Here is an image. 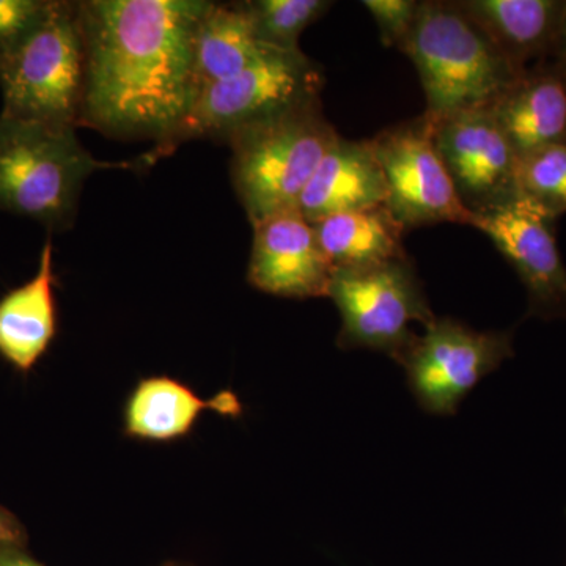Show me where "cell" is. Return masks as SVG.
Wrapping results in <instances>:
<instances>
[{
  "instance_id": "6da1fadb",
  "label": "cell",
  "mask_w": 566,
  "mask_h": 566,
  "mask_svg": "<svg viewBox=\"0 0 566 566\" xmlns=\"http://www.w3.org/2000/svg\"><path fill=\"white\" fill-rule=\"evenodd\" d=\"M207 0L80 2L85 87L80 126L175 144L199 87L193 41Z\"/></svg>"
},
{
  "instance_id": "7a4b0ae2",
  "label": "cell",
  "mask_w": 566,
  "mask_h": 566,
  "mask_svg": "<svg viewBox=\"0 0 566 566\" xmlns=\"http://www.w3.org/2000/svg\"><path fill=\"white\" fill-rule=\"evenodd\" d=\"M415 63L427 107L441 120L488 109L521 76L455 0H422L415 29L400 50Z\"/></svg>"
},
{
  "instance_id": "3957f363",
  "label": "cell",
  "mask_w": 566,
  "mask_h": 566,
  "mask_svg": "<svg viewBox=\"0 0 566 566\" xmlns=\"http://www.w3.org/2000/svg\"><path fill=\"white\" fill-rule=\"evenodd\" d=\"M338 137L318 98L227 139L234 191L251 226L297 210L305 186Z\"/></svg>"
},
{
  "instance_id": "277c9868",
  "label": "cell",
  "mask_w": 566,
  "mask_h": 566,
  "mask_svg": "<svg viewBox=\"0 0 566 566\" xmlns=\"http://www.w3.org/2000/svg\"><path fill=\"white\" fill-rule=\"evenodd\" d=\"M129 166L93 158L71 126L0 115V210L40 222L51 233L70 229L93 172Z\"/></svg>"
},
{
  "instance_id": "5b68a950",
  "label": "cell",
  "mask_w": 566,
  "mask_h": 566,
  "mask_svg": "<svg viewBox=\"0 0 566 566\" xmlns=\"http://www.w3.org/2000/svg\"><path fill=\"white\" fill-rule=\"evenodd\" d=\"M84 87L80 2L51 0L39 24L0 61V115L80 128Z\"/></svg>"
},
{
  "instance_id": "8992f818",
  "label": "cell",
  "mask_w": 566,
  "mask_h": 566,
  "mask_svg": "<svg viewBox=\"0 0 566 566\" xmlns=\"http://www.w3.org/2000/svg\"><path fill=\"white\" fill-rule=\"evenodd\" d=\"M327 297L342 316V348L385 353L400 364L419 337L411 324L427 327L436 319L409 256L335 270Z\"/></svg>"
},
{
  "instance_id": "52a82bcc",
  "label": "cell",
  "mask_w": 566,
  "mask_h": 566,
  "mask_svg": "<svg viewBox=\"0 0 566 566\" xmlns=\"http://www.w3.org/2000/svg\"><path fill=\"white\" fill-rule=\"evenodd\" d=\"M323 85L322 69L303 50L268 48L240 73L199 93L177 140L227 142L240 129L318 99Z\"/></svg>"
},
{
  "instance_id": "ba28073f",
  "label": "cell",
  "mask_w": 566,
  "mask_h": 566,
  "mask_svg": "<svg viewBox=\"0 0 566 566\" xmlns=\"http://www.w3.org/2000/svg\"><path fill=\"white\" fill-rule=\"evenodd\" d=\"M513 356L512 331H475L458 319L436 318L401 365L420 408L450 416L465 395Z\"/></svg>"
},
{
  "instance_id": "9c48e42d",
  "label": "cell",
  "mask_w": 566,
  "mask_h": 566,
  "mask_svg": "<svg viewBox=\"0 0 566 566\" xmlns=\"http://www.w3.org/2000/svg\"><path fill=\"white\" fill-rule=\"evenodd\" d=\"M387 186L386 207L408 230L436 223L471 222L434 147L424 115L400 123L370 139Z\"/></svg>"
},
{
  "instance_id": "30bf717a",
  "label": "cell",
  "mask_w": 566,
  "mask_h": 566,
  "mask_svg": "<svg viewBox=\"0 0 566 566\" xmlns=\"http://www.w3.org/2000/svg\"><path fill=\"white\" fill-rule=\"evenodd\" d=\"M430 123L436 150L465 210L474 214L520 200V158L490 109L458 112Z\"/></svg>"
},
{
  "instance_id": "8fae6325",
  "label": "cell",
  "mask_w": 566,
  "mask_h": 566,
  "mask_svg": "<svg viewBox=\"0 0 566 566\" xmlns=\"http://www.w3.org/2000/svg\"><path fill=\"white\" fill-rule=\"evenodd\" d=\"M469 226L486 234L512 264L527 292V316L566 318V266L556 221L524 200L471 214Z\"/></svg>"
},
{
  "instance_id": "7c38bea8",
  "label": "cell",
  "mask_w": 566,
  "mask_h": 566,
  "mask_svg": "<svg viewBox=\"0 0 566 566\" xmlns=\"http://www.w3.org/2000/svg\"><path fill=\"white\" fill-rule=\"evenodd\" d=\"M248 279L260 292L307 300L327 296L334 268L314 223L300 210L279 212L252 226Z\"/></svg>"
},
{
  "instance_id": "4fadbf2b",
  "label": "cell",
  "mask_w": 566,
  "mask_h": 566,
  "mask_svg": "<svg viewBox=\"0 0 566 566\" xmlns=\"http://www.w3.org/2000/svg\"><path fill=\"white\" fill-rule=\"evenodd\" d=\"M488 109L517 158L566 145V81L549 61L521 74Z\"/></svg>"
},
{
  "instance_id": "5bb4252c",
  "label": "cell",
  "mask_w": 566,
  "mask_h": 566,
  "mask_svg": "<svg viewBox=\"0 0 566 566\" xmlns=\"http://www.w3.org/2000/svg\"><path fill=\"white\" fill-rule=\"evenodd\" d=\"M455 2L520 73L549 61L566 11V0Z\"/></svg>"
},
{
  "instance_id": "9a60e30c",
  "label": "cell",
  "mask_w": 566,
  "mask_h": 566,
  "mask_svg": "<svg viewBox=\"0 0 566 566\" xmlns=\"http://www.w3.org/2000/svg\"><path fill=\"white\" fill-rule=\"evenodd\" d=\"M387 202L385 174L370 140L338 137L305 186L297 210L311 223Z\"/></svg>"
},
{
  "instance_id": "2e32d148",
  "label": "cell",
  "mask_w": 566,
  "mask_h": 566,
  "mask_svg": "<svg viewBox=\"0 0 566 566\" xmlns=\"http://www.w3.org/2000/svg\"><path fill=\"white\" fill-rule=\"evenodd\" d=\"M52 264V241L48 238L36 274L0 300V354L20 370H31L55 335Z\"/></svg>"
},
{
  "instance_id": "e0dca14e",
  "label": "cell",
  "mask_w": 566,
  "mask_h": 566,
  "mask_svg": "<svg viewBox=\"0 0 566 566\" xmlns=\"http://www.w3.org/2000/svg\"><path fill=\"white\" fill-rule=\"evenodd\" d=\"M205 411L234 415L238 403L227 392L205 400L177 379L147 378L126 405V433L148 441H172L188 434Z\"/></svg>"
},
{
  "instance_id": "ac0fdd59",
  "label": "cell",
  "mask_w": 566,
  "mask_h": 566,
  "mask_svg": "<svg viewBox=\"0 0 566 566\" xmlns=\"http://www.w3.org/2000/svg\"><path fill=\"white\" fill-rule=\"evenodd\" d=\"M319 245L335 270L406 259V229L386 205L342 212L314 223Z\"/></svg>"
},
{
  "instance_id": "d6986e66",
  "label": "cell",
  "mask_w": 566,
  "mask_h": 566,
  "mask_svg": "<svg viewBox=\"0 0 566 566\" xmlns=\"http://www.w3.org/2000/svg\"><path fill=\"white\" fill-rule=\"evenodd\" d=\"M266 50L256 40L241 2H211L193 41V71L199 93L208 85L240 73Z\"/></svg>"
},
{
  "instance_id": "ffe728a7",
  "label": "cell",
  "mask_w": 566,
  "mask_h": 566,
  "mask_svg": "<svg viewBox=\"0 0 566 566\" xmlns=\"http://www.w3.org/2000/svg\"><path fill=\"white\" fill-rule=\"evenodd\" d=\"M256 40L281 51L301 50L300 39L308 25L324 17L331 0H248L241 2Z\"/></svg>"
},
{
  "instance_id": "44dd1931",
  "label": "cell",
  "mask_w": 566,
  "mask_h": 566,
  "mask_svg": "<svg viewBox=\"0 0 566 566\" xmlns=\"http://www.w3.org/2000/svg\"><path fill=\"white\" fill-rule=\"evenodd\" d=\"M520 199L557 221L566 212V145H553L521 156Z\"/></svg>"
},
{
  "instance_id": "7402d4cb",
  "label": "cell",
  "mask_w": 566,
  "mask_h": 566,
  "mask_svg": "<svg viewBox=\"0 0 566 566\" xmlns=\"http://www.w3.org/2000/svg\"><path fill=\"white\" fill-rule=\"evenodd\" d=\"M420 3L422 0H365L363 6L378 25L381 43L401 50L415 29Z\"/></svg>"
},
{
  "instance_id": "603a6c76",
  "label": "cell",
  "mask_w": 566,
  "mask_h": 566,
  "mask_svg": "<svg viewBox=\"0 0 566 566\" xmlns=\"http://www.w3.org/2000/svg\"><path fill=\"white\" fill-rule=\"evenodd\" d=\"M51 0H0V61L50 9Z\"/></svg>"
},
{
  "instance_id": "cb8c5ba5",
  "label": "cell",
  "mask_w": 566,
  "mask_h": 566,
  "mask_svg": "<svg viewBox=\"0 0 566 566\" xmlns=\"http://www.w3.org/2000/svg\"><path fill=\"white\" fill-rule=\"evenodd\" d=\"M21 539L20 526L9 513L0 510V546H17Z\"/></svg>"
},
{
  "instance_id": "d4e9b609",
  "label": "cell",
  "mask_w": 566,
  "mask_h": 566,
  "mask_svg": "<svg viewBox=\"0 0 566 566\" xmlns=\"http://www.w3.org/2000/svg\"><path fill=\"white\" fill-rule=\"evenodd\" d=\"M0 566H43L25 556L17 546H0Z\"/></svg>"
},
{
  "instance_id": "484cf974",
  "label": "cell",
  "mask_w": 566,
  "mask_h": 566,
  "mask_svg": "<svg viewBox=\"0 0 566 566\" xmlns=\"http://www.w3.org/2000/svg\"><path fill=\"white\" fill-rule=\"evenodd\" d=\"M549 62L556 66L558 73H560L566 81V11L564 21H562L560 32H558L556 46H554Z\"/></svg>"
}]
</instances>
